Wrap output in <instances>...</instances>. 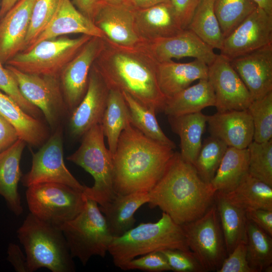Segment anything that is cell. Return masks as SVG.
<instances>
[{"label":"cell","instance_id":"obj_1","mask_svg":"<svg viewBox=\"0 0 272 272\" xmlns=\"http://www.w3.org/2000/svg\"><path fill=\"white\" fill-rule=\"evenodd\" d=\"M104 44L93 65L109 89L125 92L157 112L166 98L157 79V62L142 46L124 47L104 37Z\"/></svg>","mask_w":272,"mask_h":272},{"label":"cell","instance_id":"obj_2","mask_svg":"<svg viewBox=\"0 0 272 272\" xmlns=\"http://www.w3.org/2000/svg\"><path fill=\"white\" fill-rule=\"evenodd\" d=\"M217 191L203 181L194 165L174 152L161 177L149 192L151 209L158 207L182 225L202 216Z\"/></svg>","mask_w":272,"mask_h":272},{"label":"cell","instance_id":"obj_3","mask_svg":"<svg viewBox=\"0 0 272 272\" xmlns=\"http://www.w3.org/2000/svg\"><path fill=\"white\" fill-rule=\"evenodd\" d=\"M174 152L128 124L120 135L113 156L115 192H149L161 177Z\"/></svg>","mask_w":272,"mask_h":272},{"label":"cell","instance_id":"obj_4","mask_svg":"<svg viewBox=\"0 0 272 272\" xmlns=\"http://www.w3.org/2000/svg\"><path fill=\"white\" fill-rule=\"evenodd\" d=\"M23 245L28 272L42 267L52 272H73L75 265L66 241L59 226L30 213L17 230Z\"/></svg>","mask_w":272,"mask_h":272},{"label":"cell","instance_id":"obj_5","mask_svg":"<svg viewBox=\"0 0 272 272\" xmlns=\"http://www.w3.org/2000/svg\"><path fill=\"white\" fill-rule=\"evenodd\" d=\"M169 249L190 250L181 225L163 212L156 222L142 223L113 237L108 252L115 266L120 268L138 256Z\"/></svg>","mask_w":272,"mask_h":272},{"label":"cell","instance_id":"obj_6","mask_svg":"<svg viewBox=\"0 0 272 272\" xmlns=\"http://www.w3.org/2000/svg\"><path fill=\"white\" fill-rule=\"evenodd\" d=\"M101 124L89 129L83 136L79 148L67 160L81 167L94 180L92 187L85 186L86 197L95 200L99 206L110 201L117 194L113 184V158L104 143Z\"/></svg>","mask_w":272,"mask_h":272},{"label":"cell","instance_id":"obj_7","mask_svg":"<svg viewBox=\"0 0 272 272\" xmlns=\"http://www.w3.org/2000/svg\"><path fill=\"white\" fill-rule=\"evenodd\" d=\"M59 227L72 256L83 265L93 256L104 258L113 238L98 204L87 198L83 210Z\"/></svg>","mask_w":272,"mask_h":272},{"label":"cell","instance_id":"obj_8","mask_svg":"<svg viewBox=\"0 0 272 272\" xmlns=\"http://www.w3.org/2000/svg\"><path fill=\"white\" fill-rule=\"evenodd\" d=\"M26 199L31 214L59 227L76 217L84 209L86 200L83 191L55 182L27 187Z\"/></svg>","mask_w":272,"mask_h":272},{"label":"cell","instance_id":"obj_9","mask_svg":"<svg viewBox=\"0 0 272 272\" xmlns=\"http://www.w3.org/2000/svg\"><path fill=\"white\" fill-rule=\"evenodd\" d=\"M92 37H58L39 42L21 51L7 63L26 73L57 77Z\"/></svg>","mask_w":272,"mask_h":272},{"label":"cell","instance_id":"obj_10","mask_svg":"<svg viewBox=\"0 0 272 272\" xmlns=\"http://www.w3.org/2000/svg\"><path fill=\"white\" fill-rule=\"evenodd\" d=\"M181 226L204 271H217L228 254L215 202L202 216Z\"/></svg>","mask_w":272,"mask_h":272},{"label":"cell","instance_id":"obj_11","mask_svg":"<svg viewBox=\"0 0 272 272\" xmlns=\"http://www.w3.org/2000/svg\"><path fill=\"white\" fill-rule=\"evenodd\" d=\"M21 181L27 187L37 183L55 182L84 191L86 185L81 184L65 165L61 128H57L41 149L33 154L31 169L22 176Z\"/></svg>","mask_w":272,"mask_h":272},{"label":"cell","instance_id":"obj_12","mask_svg":"<svg viewBox=\"0 0 272 272\" xmlns=\"http://www.w3.org/2000/svg\"><path fill=\"white\" fill-rule=\"evenodd\" d=\"M6 67L24 97L41 111L50 126H55L67 110L57 77L26 73L9 65Z\"/></svg>","mask_w":272,"mask_h":272},{"label":"cell","instance_id":"obj_13","mask_svg":"<svg viewBox=\"0 0 272 272\" xmlns=\"http://www.w3.org/2000/svg\"><path fill=\"white\" fill-rule=\"evenodd\" d=\"M272 43V15L257 7L225 37L221 54L229 60Z\"/></svg>","mask_w":272,"mask_h":272},{"label":"cell","instance_id":"obj_14","mask_svg":"<svg viewBox=\"0 0 272 272\" xmlns=\"http://www.w3.org/2000/svg\"><path fill=\"white\" fill-rule=\"evenodd\" d=\"M208 80L214 91L218 112L247 109L252 101L243 81L230 60L222 54L216 55L208 65Z\"/></svg>","mask_w":272,"mask_h":272},{"label":"cell","instance_id":"obj_15","mask_svg":"<svg viewBox=\"0 0 272 272\" xmlns=\"http://www.w3.org/2000/svg\"><path fill=\"white\" fill-rule=\"evenodd\" d=\"M104 38L92 37L60 73L64 100L70 111H73L86 92L90 72L103 47Z\"/></svg>","mask_w":272,"mask_h":272},{"label":"cell","instance_id":"obj_16","mask_svg":"<svg viewBox=\"0 0 272 272\" xmlns=\"http://www.w3.org/2000/svg\"><path fill=\"white\" fill-rule=\"evenodd\" d=\"M142 46L159 63L192 57L209 65L217 55L212 47L187 29L172 36L144 42Z\"/></svg>","mask_w":272,"mask_h":272},{"label":"cell","instance_id":"obj_17","mask_svg":"<svg viewBox=\"0 0 272 272\" xmlns=\"http://www.w3.org/2000/svg\"><path fill=\"white\" fill-rule=\"evenodd\" d=\"M135 12L125 3H101L94 23L112 43L124 47H137L144 41L136 30Z\"/></svg>","mask_w":272,"mask_h":272},{"label":"cell","instance_id":"obj_18","mask_svg":"<svg viewBox=\"0 0 272 272\" xmlns=\"http://www.w3.org/2000/svg\"><path fill=\"white\" fill-rule=\"evenodd\" d=\"M109 91V88L93 64L86 92L70 118L72 136L81 137L91 127L101 123Z\"/></svg>","mask_w":272,"mask_h":272},{"label":"cell","instance_id":"obj_19","mask_svg":"<svg viewBox=\"0 0 272 272\" xmlns=\"http://www.w3.org/2000/svg\"><path fill=\"white\" fill-rule=\"evenodd\" d=\"M230 61L252 101L272 91V43Z\"/></svg>","mask_w":272,"mask_h":272},{"label":"cell","instance_id":"obj_20","mask_svg":"<svg viewBox=\"0 0 272 272\" xmlns=\"http://www.w3.org/2000/svg\"><path fill=\"white\" fill-rule=\"evenodd\" d=\"M36 0H19L0 20V61L23 51Z\"/></svg>","mask_w":272,"mask_h":272},{"label":"cell","instance_id":"obj_21","mask_svg":"<svg viewBox=\"0 0 272 272\" xmlns=\"http://www.w3.org/2000/svg\"><path fill=\"white\" fill-rule=\"evenodd\" d=\"M211 136L224 142L228 147L246 149L253 141L254 127L247 109L217 112L208 115Z\"/></svg>","mask_w":272,"mask_h":272},{"label":"cell","instance_id":"obj_22","mask_svg":"<svg viewBox=\"0 0 272 272\" xmlns=\"http://www.w3.org/2000/svg\"><path fill=\"white\" fill-rule=\"evenodd\" d=\"M78 33L91 37H105L94 23L77 10L71 0H59L56 11L48 25L32 45L23 51L29 49L43 40Z\"/></svg>","mask_w":272,"mask_h":272},{"label":"cell","instance_id":"obj_23","mask_svg":"<svg viewBox=\"0 0 272 272\" xmlns=\"http://www.w3.org/2000/svg\"><path fill=\"white\" fill-rule=\"evenodd\" d=\"M135 25L144 42L172 36L183 30L170 1L135 9Z\"/></svg>","mask_w":272,"mask_h":272},{"label":"cell","instance_id":"obj_24","mask_svg":"<svg viewBox=\"0 0 272 272\" xmlns=\"http://www.w3.org/2000/svg\"><path fill=\"white\" fill-rule=\"evenodd\" d=\"M156 73L159 89L167 99L187 88L195 80L208 79V65L196 59L188 63L171 60L158 62Z\"/></svg>","mask_w":272,"mask_h":272},{"label":"cell","instance_id":"obj_25","mask_svg":"<svg viewBox=\"0 0 272 272\" xmlns=\"http://www.w3.org/2000/svg\"><path fill=\"white\" fill-rule=\"evenodd\" d=\"M25 143L19 139L0 152V195L9 210L17 216L23 212L18 183L22 176L20 164Z\"/></svg>","mask_w":272,"mask_h":272},{"label":"cell","instance_id":"obj_26","mask_svg":"<svg viewBox=\"0 0 272 272\" xmlns=\"http://www.w3.org/2000/svg\"><path fill=\"white\" fill-rule=\"evenodd\" d=\"M149 200L148 192L116 194L110 201L99 206L113 237H119L134 227L135 213Z\"/></svg>","mask_w":272,"mask_h":272},{"label":"cell","instance_id":"obj_27","mask_svg":"<svg viewBox=\"0 0 272 272\" xmlns=\"http://www.w3.org/2000/svg\"><path fill=\"white\" fill-rule=\"evenodd\" d=\"M0 114L16 129L19 138L30 145L39 146L47 138L44 125L24 111L9 96L0 90Z\"/></svg>","mask_w":272,"mask_h":272},{"label":"cell","instance_id":"obj_28","mask_svg":"<svg viewBox=\"0 0 272 272\" xmlns=\"http://www.w3.org/2000/svg\"><path fill=\"white\" fill-rule=\"evenodd\" d=\"M215 104L211 83L208 79H200L195 85L167 99L163 112L168 116H178L201 112L207 107L215 106Z\"/></svg>","mask_w":272,"mask_h":272},{"label":"cell","instance_id":"obj_29","mask_svg":"<svg viewBox=\"0 0 272 272\" xmlns=\"http://www.w3.org/2000/svg\"><path fill=\"white\" fill-rule=\"evenodd\" d=\"M168 117L172 131L180 138L181 156L193 165L202 145L208 115L199 112Z\"/></svg>","mask_w":272,"mask_h":272},{"label":"cell","instance_id":"obj_30","mask_svg":"<svg viewBox=\"0 0 272 272\" xmlns=\"http://www.w3.org/2000/svg\"><path fill=\"white\" fill-rule=\"evenodd\" d=\"M216 204L228 255L241 242L246 241V212L221 192L215 195Z\"/></svg>","mask_w":272,"mask_h":272},{"label":"cell","instance_id":"obj_31","mask_svg":"<svg viewBox=\"0 0 272 272\" xmlns=\"http://www.w3.org/2000/svg\"><path fill=\"white\" fill-rule=\"evenodd\" d=\"M247 148L228 147L211 182L216 191L228 193L233 190L248 173Z\"/></svg>","mask_w":272,"mask_h":272},{"label":"cell","instance_id":"obj_32","mask_svg":"<svg viewBox=\"0 0 272 272\" xmlns=\"http://www.w3.org/2000/svg\"><path fill=\"white\" fill-rule=\"evenodd\" d=\"M224 194L245 212L256 209L272 211V187L249 173L233 190Z\"/></svg>","mask_w":272,"mask_h":272},{"label":"cell","instance_id":"obj_33","mask_svg":"<svg viewBox=\"0 0 272 272\" xmlns=\"http://www.w3.org/2000/svg\"><path fill=\"white\" fill-rule=\"evenodd\" d=\"M130 123L129 111L122 93L109 89L101 124L112 158L121 133Z\"/></svg>","mask_w":272,"mask_h":272},{"label":"cell","instance_id":"obj_34","mask_svg":"<svg viewBox=\"0 0 272 272\" xmlns=\"http://www.w3.org/2000/svg\"><path fill=\"white\" fill-rule=\"evenodd\" d=\"M215 0H201L186 29L211 47L221 49L225 38L215 15Z\"/></svg>","mask_w":272,"mask_h":272},{"label":"cell","instance_id":"obj_35","mask_svg":"<svg viewBox=\"0 0 272 272\" xmlns=\"http://www.w3.org/2000/svg\"><path fill=\"white\" fill-rule=\"evenodd\" d=\"M129 114L131 124L147 137L173 149L175 144L164 133L156 117V110L135 100L125 92H122Z\"/></svg>","mask_w":272,"mask_h":272},{"label":"cell","instance_id":"obj_36","mask_svg":"<svg viewBox=\"0 0 272 272\" xmlns=\"http://www.w3.org/2000/svg\"><path fill=\"white\" fill-rule=\"evenodd\" d=\"M272 237L247 219L246 249L250 266L255 272L272 265Z\"/></svg>","mask_w":272,"mask_h":272},{"label":"cell","instance_id":"obj_37","mask_svg":"<svg viewBox=\"0 0 272 272\" xmlns=\"http://www.w3.org/2000/svg\"><path fill=\"white\" fill-rule=\"evenodd\" d=\"M253 0H215L214 9L225 37L256 8Z\"/></svg>","mask_w":272,"mask_h":272},{"label":"cell","instance_id":"obj_38","mask_svg":"<svg viewBox=\"0 0 272 272\" xmlns=\"http://www.w3.org/2000/svg\"><path fill=\"white\" fill-rule=\"evenodd\" d=\"M228 147L224 142L212 136L202 144L193 165L205 182L211 183Z\"/></svg>","mask_w":272,"mask_h":272},{"label":"cell","instance_id":"obj_39","mask_svg":"<svg viewBox=\"0 0 272 272\" xmlns=\"http://www.w3.org/2000/svg\"><path fill=\"white\" fill-rule=\"evenodd\" d=\"M248 151V173L272 187V140L259 143L253 141Z\"/></svg>","mask_w":272,"mask_h":272},{"label":"cell","instance_id":"obj_40","mask_svg":"<svg viewBox=\"0 0 272 272\" xmlns=\"http://www.w3.org/2000/svg\"><path fill=\"white\" fill-rule=\"evenodd\" d=\"M247 110L254 127L253 141L265 142L272 138V91L253 100Z\"/></svg>","mask_w":272,"mask_h":272},{"label":"cell","instance_id":"obj_41","mask_svg":"<svg viewBox=\"0 0 272 272\" xmlns=\"http://www.w3.org/2000/svg\"><path fill=\"white\" fill-rule=\"evenodd\" d=\"M59 0H36L33 7L24 50L34 42L52 19Z\"/></svg>","mask_w":272,"mask_h":272},{"label":"cell","instance_id":"obj_42","mask_svg":"<svg viewBox=\"0 0 272 272\" xmlns=\"http://www.w3.org/2000/svg\"><path fill=\"white\" fill-rule=\"evenodd\" d=\"M3 64L0 61V90L11 97L24 111L36 118L40 110L24 97L16 80Z\"/></svg>","mask_w":272,"mask_h":272},{"label":"cell","instance_id":"obj_43","mask_svg":"<svg viewBox=\"0 0 272 272\" xmlns=\"http://www.w3.org/2000/svg\"><path fill=\"white\" fill-rule=\"evenodd\" d=\"M171 270L176 272H203L202 266L190 250L169 249L161 251Z\"/></svg>","mask_w":272,"mask_h":272},{"label":"cell","instance_id":"obj_44","mask_svg":"<svg viewBox=\"0 0 272 272\" xmlns=\"http://www.w3.org/2000/svg\"><path fill=\"white\" fill-rule=\"evenodd\" d=\"M120 269L151 272L171 270L166 258L161 251H153L135 257L124 264Z\"/></svg>","mask_w":272,"mask_h":272},{"label":"cell","instance_id":"obj_45","mask_svg":"<svg viewBox=\"0 0 272 272\" xmlns=\"http://www.w3.org/2000/svg\"><path fill=\"white\" fill-rule=\"evenodd\" d=\"M217 272H255L248 263L246 241L240 242L224 260Z\"/></svg>","mask_w":272,"mask_h":272},{"label":"cell","instance_id":"obj_46","mask_svg":"<svg viewBox=\"0 0 272 272\" xmlns=\"http://www.w3.org/2000/svg\"><path fill=\"white\" fill-rule=\"evenodd\" d=\"M201 0H170L173 11L182 28L186 29Z\"/></svg>","mask_w":272,"mask_h":272},{"label":"cell","instance_id":"obj_47","mask_svg":"<svg viewBox=\"0 0 272 272\" xmlns=\"http://www.w3.org/2000/svg\"><path fill=\"white\" fill-rule=\"evenodd\" d=\"M246 214L248 220L272 237V211L256 209L247 211Z\"/></svg>","mask_w":272,"mask_h":272},{"label":"cell","instance_id":"obj_48","mask_svg":"<svg viewBox=\"0 0 272 272\" xmlns=\"http://www.w3.org/2000/svg\"><path fill=\"white\" fill-rule=\"evenodd\" d=\"M19 139L15 127L0 114V151L9 148Z\"/></svg>","mask_w":272,"mask_h":272},{"label":"cell","instance_id":"obj_49","mask_svg":"<svg viewBox=\"0 0 272 272\" xmlns=\"http://www.w3.org/2000/svg\"><path fill=\"white\" fill-rule=\"evenodd\" d=\"M7 259L18 272H28L26 255L17 244L10 243L8 246Z\"/></svg>","mask_w":272,"mask_h":272},{"label":"cell","instance_id":"obj_50","mask_svg":"<svg viewBox=\"0 0 272 272\" xmlns=\"http://www.w3.org/2000/svg\"><path fill=\"white\" fill-rule=\"evenodd\" d=\"M78 10L94 22L100 7V0H73Z\"/></svg>","mask_w":272,"mask_h":272},{"label":"cell","instance_id":"obj_51","mask_svg":"<svg viewBox=\"0 0 272 272\" xmlns=\"http://www.w3.org/2000/svg\"><path fill=\"white\" fill-rule=\"evenodd\" d=\"M168 1L170 0H130L128 4L137 10L149 8Z\"/></svg>","mask_w":272,"mask_h":272},{"label":"cell","instance_id":"obj_52","mask_svg":"<svg viewBox=\"0 0 272 272\" xmlns=\"http://www.w3.org/2000/svg\"><path fill=\"white\" fill-rule=\"evenodd\" d=\"M19 0H2L0 7V20Z\"/></svg>","mask_w":272,"mask_h":272},{"label":"cell","instance_id":"obj_53","mask_svg":"<svg viewBox=\"0 0 272 272\" xmlns=\"http://www.w3.org/2000/svg\"><path fill=\"white\" fill-rule=\"evenodd\" d=\"M257 7L264 10L269 15H272V0H253Z\"/></svg>","mask_w":272,"mask_h":272},{"label":"cell","instance_id":"obj_54","mask_svg":"<svg viewBox=\"0 0 272 272\" xmlns=\"http://www.w3.org/2000/svg\"><path fill=\"white\" fill-rule=\"evenodd\" d=\"M101 3L110 4H119L124 3V0H100Z\"/></svg>","mask_w":272,"mask_h":272},{"label":"cell","instance_id":"obj_55","mask_svg":"<svg viewBox=\"0 0 272 272\" xmlns=\"http://www.w3.org/2000/svg\"><path fill=\"white\" fill-rule=\"evenodd\" d=\"M130 0H124V3L128 4Z\"/></svg>","mask_w":272,"mask_h":272}]
</instances>
